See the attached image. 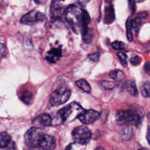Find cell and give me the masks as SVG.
<instances>
[{"label": "cell", "instance_id": "d4e9b609", "mask_svg": "<svg viewBox=\"0 0 150 150\" xmlns=\"http://www.w3.org/2000/svg\"><path fill=\"white\" fill-rule=\"evenodd\" d=\"M111 46L115 50H121L125 47V44L122 42L115 41L112 43Z\"/></svg>", "mask_w": 150, "mask_h": 150}, {"label": "cell", "instance_id": "1f68e13d", "mask_svg": "<svg viewBox=\"0 0 150 150\" xmlns=\"http://www.w3.org/2000/svg\"><path fill=\"white\" fill-rule=\"evenodd\" d=\"M146 139L148 141V144L150 145V127H149L147 129V132H146Z\"/></svg>", "mask_w": 150, "mask_h": 150}, {"label": "cell", "instance_id": "ac0fdd59", "mask_svg": "<svg viewBox=\"0 0 150 150\" xmlns=\"http://www.w3.org/2000/svg\"><path fill=\"white\" fill-rule=\"evenodd\" d=\"M77 86L87 93H90L91 88L89 83L84 79L79 80L76 82Z\"/></svg>", "mask_w": 150, "mask_h": 150}, {"label": "cell", "instance_id": "9a60e30c", "mask_svg": "<svg viewBox=\"0 0 150 150\" xmlns=\"http://www.w3.org/2000/svg\"><path fill=\"white\" fill-rule=\"evenodd\" d=\"M126 88L127 90L128 93L132 96H137L138 95V91L137 90V87L135 84V82L134 80H127L125 83Z\"/></svg>", "mask_w": 150, "mask_h": 150}, {"label": "cell", "instance_id": "5bb4252c", "mask_svg": "<svg viewBox=\"0 0 150 150\" xmlns=\"http://www.w3.org/2000/svg\"><path fill=\"white\" fill-rule=\"evenodd\" d=\"M83 41L87 44L90 43L93 40V32L88 26L83 28L81 30Z\"/></svg>", "mask_w": 150, "mask_h": 150}, {"label": "cell", "instance_id": "6da1fadb", "mask_svg": "<svg viewBox=\"0 0 150 150\" xmlns=\"http://www.w3.org/2000/svg\"><path fill=\"white\" fill-rule=\"evenodd\" d=\"M25 142L30 148L54 149L56 143L55 138L43 132L40 128L32 127L25 133Z\"/></svg>", "mask_w": 150, "mask_h": 150}, {"label": "cell", "instance_id": "7402d4cb", "mask_svg": "<svg viewBox=\"0 0 150 150\" xmlns=\"http://www.w3.org/2000/svg\"><path fill=\"white\" fill-rule=\"evenodd\" d=\"M141 18L139 17L135 18L134 20H132V29L134 30L135 32L137 33L139 29V28L141 26Z\"/></svg>", "mask_w": 150, "mask_h": 150}, {"label": "cell", "instance_id": "836d02e7", "mask_svg": "<svg viewBox=\"0 0 150 150\" xmlns=\"http://www.w3.org/2000/svg\"><path fill=\"white\" fill-rule=\"evenodd\" d=\"M33 1L37 4L42 5V4H45L47 2V0H33Z\"/></svg>", "mask_w": 150, "mask_h": 150}, {"label": "cell", "instance_id": "7c38bea8", "mask_svg": "<svg viewBox=\"0 0 150 150\" xmlns=\"http://www.w3.org/2000/svg\"><path fill=\"white\" fill-rule=\"evenodd\" d=\"M62 56V48L61 47H53L49 50L46 56L45 59L52 63H55Z\"/></svg>", "mask_w": 150, "mask_h": 150}, {"label": "cell", "instance_id": "484cf974", "mask_svg": "<svg viewBox=\"0 0 150 150\" xmlns=\"http://www.w3.org/2000/svg\"><path fill=\"white\" fill-rule=\"evenodd\" d=\"M141 62V58L137 55L132 56L130 59V63L132 66H137Z\"/></svg>", "mask_w": 150, "mask_h": 150}, {"label": "cell", "instance_id": "ba28073f", "mask_svg": "<svg viewBox=\"0 0 150 150\" xmlns=\"http://www.w3.org/2000/svg\"><path fill=\"white\" fill-rule=\"evenodd\" d=\"M100 117L99 112L94 110H84L78 117L79 120L83 124H89L97 121Z\"/></svg>", "mask_w": 150, "mask_h": 150}, {"label": "cell", "instance_id": "d590c367", "mask_svg": "<svg viewBox=\"0 0 150 150\" xmlns=\"http://www.w3.org/2000/svg\"><path fill=\"white\" fill-rule=\"evenodd\" d=\"M58 1H64V0H58Z\"/></svg>", "mask_w": 150, "mask_h": 150}, {"label": "cell", "instance_id": "4316f807", "mask_svg": "<svg viewBox=\"0 0 150 150\" xmlns=\"http://www.w3.org/2000/svg\"><path fill=\"white\" fill-rule=\"evenodd\" d=\"M128 7L131 14L134 13L136 10V5L134 0H128Z\"/></svg>", "mask_w": 150, "mask_h": 150}, {"label": "cell", "instance_id": "603a6c76", "mask_svg": "<svg viewBox=\"0 0 150 150\" xmlns=\"http://www.w3.org/2000/svg\"><path fill=\"white\" fill-rule=\"evenodd\" d=\"M100 86L105 90H111L114 87V84L113 82L110 81L103 80L99 82Z\"/></svg>", "mask_w": 150, "mask_h": 150}, {"label": "cell", "instance_id": "d6986e66", "mask_svg": "<svg viewBox=\"0 0 150 150\" xmlns=\"http://www.w3.org/2000/svg\"><path fill=\"white\" fill-rule=\"evenodd\" d=\"M109 76L116 81L122 80L124 78L123 73L120 70H113L109 72Z\"/></svg>", "mask_w": 150, "mask_h": 150}, {"label": "cell", "instance_id": "3957f363", "mask_svg": "<svg viewBox=\"0 0 150 150\" xmlns=\"http://www.w3.org/2000/svg\"><path fill=\"white\" fill-rule=\"evenodd\" d=\"M84 109L77 103L72 102L67 106L60 109L55 118L52 120V125H58L65 121H71L78 118Z\"/></svg>", "mask_w": 150, "mask_h": 150}, {"label": "cell", "instance_id": "e575fe53", "mask_svg": "<svg viewBox=\"0 0 150 150\" xmlns=\"http://www.w3.org/2000/svg\"><path fill=\"white\" fill-rule=\"evenodd\" d=\"M134 1H135V2H139V3H140V2H143L144 0H134Z\"/></svg>", "mask_w": 150, "mask_h": 150}, {"label": "cell", "instance_id": "cb8c5ba5", "mask_svg": "<svg viewBox=\"0 0 150 150\" xmlns=\"http://www.w3.org/2000/svg\"><path fill=\"white\" fill-rule=\"evenodd\" d=\"M117 56L118 57V59H120L121 63L122 64V66L124 67H127V66L128 64L127 54L123 52H118L117 53Z\"/></svg>", "mask_w": 150, "mask_h": 150}, {"label": "cell", "instance_id": "d6a6232c", "mask_svg": "<svg viewBox=\"0 0 150 150\" xmlns=\"http://www.w3.org/2000/svg\"><path fill=\"white\" fill-rule=\"evenodd\" d=\"M144 69L145 71H150V63L149 62H147L144 64Z\"/></svg>", "mask_w": 150, "mask_h": 150}, {"label": "cell", "instance_id": "4dcf8cb0", "mask_svg": "<svg viewBox=\"0 0 150 150\" xmlns=\"http://www.w3.org/2000/svg\"><path fill=\"white\" fill-rule=\"evenodd\" d=\"M148 16V15L146 12H142L138 14V17H139L141 19H146L147 18Z\"/></svg>", "mask_w": 150, "mask_h": 150}, {"label": "cell", "instance_id": "f546056e", "mask_svg": "<svg viewBox=\"0 0 150 150\" xmlns=\"http://www.w3.org/2000/svg\"><path fill=\"white\" fill-rule=\"evenodd\" d=\"M90 0H77L79 5L81 6H85Z\"/></svg>", "mask_w": 150, "mask_h": 150}, {"label": "cell", "instance_id": "7a4b0ae2", "mask_svg": "<svg viewBox=\"0 0 150 150\" xmlns=\"http://www.w3.org/2000/svg\"><path fill=\"white\" fill-rule=\"evenodd\" d=\"M65 18L72 30L76 33L88 26L91 21L88 12L77 5H70L67 8Z\"/></svg>", "mask_w": 150, "mask_h": 150}, {"label": "cell", "instance_id": "9c48e42d", "mask_svg": "<svg viewBox=\"0 0 150 150\" xmlns=\"http://www.w3.org/2000/svg\"><path fill=\"white\" fill-rule=\"evenodd\" d=\"M52 118L51 116L47 113H43L36 117L32 120V125L33 127L41 128L51 125Z\"/></svg>", "mask_w": 150, "mask_h": 150}, {"label": "cell", "instance_id": "4fadbf2b", "mask_svg": "<svg viewBox=\"0 0 150 150\" xmlns=\"http://www.w3.org/2000/svg\"><path fill=\"white\" fill-rule=\"evenodd\" d=\"M115 19V14L114 8L112 5H110L106 6L105 8V17H104V23L107 24H110Z\"/></svg>", "mask_w": 150, "mask_h": 150}, {"label": "cell", "instance_id": "8992f818", "mask_svg": "<svg viewBox=\"0 0 150 150\" xmlns=\"http://www.w3.org/2000/svg\"><path fill=\"white\" fill-rule=\"evenodd\" d=\"M72 138L76 143L86 145L89 142L91 138L90 130L86 126H79L72 131Z\"/></svg>", "mask_w": 150, "mask_h": 150}, {"label": "cell", "instance_id": "5b68a950", "mask_svg": "<svg viewBox=\"0 0 150 150\" xmlns=\"http://www.w3.org/2000/svg\"><path fill=\"white\" fill-rule=\"evenodd\" d=\"M71 96L70 90L64 87L55 90L50 96V103L53 106H57L67 102Z\"/></svg>", "mask_w": 150, "mask_h": 150}, {"label": "cell", "instance_id": "83f0119b", "mask_svg": "<svg viewBox=\"0 0 150 150\" xmlns=\"http://www.w3.org/2000/svg\"><path fill=\"white\" fill-rule=\"evenodd\" d=\"M87 57L93 62H97L99 60L100 54L98 53H94L88 54Z\"/></svg>", "mask_w": 150, "mask_h": 150}, {"label": "cell", "instance_id": "44dd1931", "mask_svg": "<svg viewBox=\"0 0 150 150\" xmlns=\"http://www.w3.org/2000/svg\"><path fill=\"white\" fill-rule=\"evenodd\" d=\"M21 100L26 104H30L33 101V96L28 91H23L20 96Z\"/></svg>", "mask_w": 150, "mask_h": 150}, {"label": "cell", "instance_id": "2e32d148", "mask_svg": "<svg viewBox=\"0 0 150 150\" xmlns=\"http://www.w3.org/2000/svg\"><path fill=\"white\" fill-rule=\"evenodd\" d=\"M140 91L142 96L144 97H150V82L145 81L140 85Z\"/></svg>", "mask_w": 150, "mask_h": 150}, {"label": "cell", "instance_id": "30bf717a", "mask_svg": "<svg viewBox=\"0 0 150 150\" xmlns=\"http://www.w3.org/2000/svg\"><path fill=\"white\" fill-rule=\"evenodd\" d=\"M64 8L63 5L58 1H54L52 2L50 6V16L53 20L60 19L63 14Z\"/></svg>", "mask_w": 150, "mask_h": 150}, {"label": "cell", "instance_id": "ffe728a7", "mask_svg": "<svg viewBox=\"0 0 150 150\" xmlns=\"http://www.w3.org/2000/svg\"><path fill=\"white\" fill-rule=\"evenodd\" d=\"M126 30H127V39L129 41L131 42L133 39L132 36V19L129 18L126 22Z\"/></svg>", "mask_w": 150, "mask_h": 150}, {"label": "cell", "instance_id": "52a82bcc", "mask_svg": "<svg viewBox=\"0 0 150 150\" xmlns=\"http://www.w3.org/2000/svg\"><path fill=\"white\" fill-rule=\"evenodd\" d=\"M46 20V16L43 13L36 10H32L23 15L20 19V22L24 25H32Z\"/></svg>", "mask_w": 150, "mask_h": 150}, {"label": "cell", "instance_id": "f1b7e54d", "mask_svg": "<svg viewBox=\"0 0 150 150\" xmlns=\"http://www.w3.org/2000/svg\"><path fill=\"white\" fill-rule=\"evenodd\" d=\"M6 54V49L5 46L0 43V58L4 57Z\"/></svg>", "mask_w": 150, "mask_h": 150}, {"label": "cell", "instance_id": "277c9868", "mask_svg": "<svg viewBox=\"0 0 150 150\" xmlns=\"http://www.w3.org/2000/svg\"><path fill=\"white\" fill-rule=\"evenodd\" d=\"M144 115L139 111L133 109L120 111L116 115V120L118 124L122 125L139 124Z\"/></svg>", "mask_w": 150, "mask_h": 150}, {"label": "cell", "instance_id": "e0dca14e", "mask_svg": "<svg viewBox=\"0 0 150 150\" xmlns=\"http://www.w3.org/2000/svg\"><path fill=\"white\" fill-rule=\"evenodd\" d=\"M133 132L131 127L126 125L121 131V137L124 141L129 140L132 137Z\"/></svg>", "mask_w": 150, "mask_h": 150}, {"label": "cell", "instance_id": "8fae6325", "mask_svg": "<svg viewBox=\"0 0 150 150\" xmlns=\"http://www.w3.org/2000/svg\"><path fill=\"white\" fill-rule=\"evenodd\" d=\"M14 143L11 136L6 132L0 133V149H14Z\"/></svg>", "mask_w": 150, "mask_h": 150}]
</instances>
